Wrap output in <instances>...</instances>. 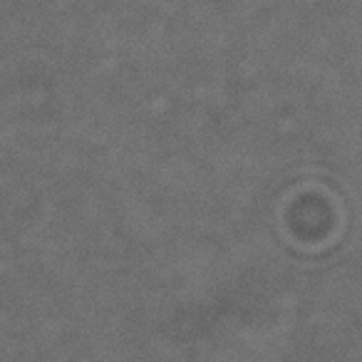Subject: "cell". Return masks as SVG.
<instances>
[]
</instances>
